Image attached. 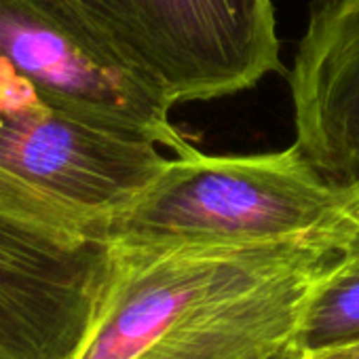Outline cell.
<instances>
[{
  "label": "cell",
  "mask_w": 359,
  "mask_h": 359,
  "mask_svg": "<svg viewBox=\"0 0 359 359\" xmlns=\"http://www.w3.org/2000/svg\"><path fill=\"white\" fill-rule=\"evenodd\" d=\"M287 83L296 144L334 184H359V0H313Z\"/></svg>",
  "instance_id": "obj_7"
},
{
  "label": "cell",
  "mask_w": 359,
  "mask_h": 359,
  "mask_svg": "<svg viewBox=\"0 0 359 359\" xmlns=\"http://www.w3.org/2000/svg\"><path fill=\"white\" fill-rule=\"evenodd\" d=\"M173 106L235 95L281 70L273 0H41Z\"/></svg>",
  "instance_id": "obj_3"
},
{
  "label": "cell",
  "mask_w": 359,
  "mask_h": 359,
  "mask_svg": "<svg viewBox=\"0 0 359 359\" xmlns=\"http://www.w3.org/2000/svg\"><path fill=\"white\" fill-rule=\"evenodd\" d=\"M110 256L106 224L0 167V359H72Z\"/></svg>",
  "instance_id": "obj_4"
},
{
  "label": "cell",
  "mask_w": 359,
  "mask_h": 359,
  "mask_svg": "<svg viewBox=\"0 0 359 359\" xmlns=\"http://www.w3.org/2000/svg\"><path fill=\"white\" fill-rule=\"evenodd\" d=\"M359 340V256L342 254L317 279L294 344L306 353Z\"/></svg>",
  "instance_id": "obj_8"
},
{
  "label": "cell",
  "mask_w": 359,
  "mask_h": 359,
  "mask_svg": "<svg viewBox=\"0 0 359 359\" xmlns=\"http://www.w3.org/2000/svg\"><path fill=\"white\" fill-rule=\"evenodd\" d=\"M342 252L327 243L112 241L106 279L72 359H275Z\"/></svg>",
  "instance_id": "obj_1"
},
{
  "label": "cell",
  "mask_w": 359,
  "mask_h": 359,
  "mask_svg": "<svg viewBox=\"0 0 359 359\" xmlns=\"http://www.w3.org/2000/svg\"><path fill=\"white\" fill-rule=\"evenodd\" d=\"M158 148L74 116L0 70V167L106 229L165 167Z\"/></svg>",
  "instance_id": "obj_5"
},
{
  "label": "cell",
  "mask_w": 359,
  "mask_h": 359,
  "mask_svg": "<svg viewBox=\"0 0 359 359\" xmlns=\"http://www.w3.org/2000/svg\"><path fill=\"white\" fill-rule=\"evenodd\" d=\"M306 355H309V359H359V340L342 344V346H332V348L306 353Z\"/></svg>",
  "instance_id": "obj_10"
},
{
  "label": "cell",
  "mask_w": 359,
  "mask_h": 359,
  "mask_svg": "<svg viewBox=\"0 0 359 359\" xmlns=\"http://www.w3.org/2000/svg\"><path fill=\"white\" fill-rule=\"evenodd\" d=\"M275 359H309V355H306V351H302L300 346H296V344H290L285 351H281Z\"/></svg>",
  "instance_id": "obj_11"
},
{
  "label": "cell",
  "mask_w": 359,
  "mask_h": 359,
  "mask_svg": "<svg viewBox=\"0 0 359 359\" xmlns=\"http://www.w3.org/2000/svg\"><path fill=\"white\" fill-rule=\"evenodd\" d=\"M348 189L294 142L262 154L167 158L148 189L108 224L131 245L327 243L344 250Z\"/></svg>",
  "instance_id": "obj_2"
},
{
  "label": "cell",
  "mask_w": 359,
  "mask_h": 359,
  "mask_svg": "<svg viewBox=\"0 0 359 359\" xmlns=\"http://www.w3.org/2000/svg\"><path fill=\"white\" fill-rule=\"evenodd\" d=\"M359 256V184L348 189L346 203V231H344V252Z\"/></svg>",
  "instance_id": "obj_9"
},
{
  "label": "cell",
  "mask_w": 359,
  "mask_h": 359,
  "mask_svg": "<svg viewBox=\"0 0 359 359\" xmlns=\"http://www.w3.org/2000/svg\"><path fill=\"white\" fill-rule=\"evenodd\" d=\"M0 70L89 123L173 154L197 150L173 125V104L163 93L41 0H0Z\"/></svg>",
  "instance_id": "obj_6"
}]
</instances>
